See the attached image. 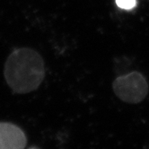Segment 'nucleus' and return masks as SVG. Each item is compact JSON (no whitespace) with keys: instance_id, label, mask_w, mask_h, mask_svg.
Instances as JSON below:
<instances>
[{"instance_id":"1","label":"nucleus","mask_w":149,"mask_h":149,"mask_svg":"<svg viewBox=\"0 0 149 149\" xmlns=\"http://www.w3.org/2000/svg\"><path fill=\"white\" fill-rule=\"evenodd\" d=\"M3 75L14 93H31L40 87L45 77L44 61L40 54L33 48H17L6 61Z\"/></svg>"},{"instance_id":"2","label":"nucleus","mask_w":149,"mask_h":149,"mask_svg":"<svg viewBox=\"0 0 149 149\" xmlns=\"http://www.w3.org/2000/svg\"><path fill=\"white\" fill-rule=\"evenodd\" d=\"M113 90L122 102L136 104L146 97L149 87L146 79L141 72L132 71L117 77L113 82Z\"/></svg>"},{"instance_id":"3","label":"nucleus","mask_w":149,"mask_h":149,"mask_svg":"<svg viewBox=\"0 0 149 149\" xmlns=\"http://www.w3.org/2000/svg\"><path fill=\"white\" fill-rule=\"evenodd\" d=\"M27 144L24 131L15 124L0 122V149H23Z\"/></svg>"},{"instance_id":"4","label":"nucleus","mask_w":149,"mask_h":149,"mask_svg":"<svg viewBox=\"0 0 149 149\" xmlns=\"http://www.w3.org/2000/svg\"><path fill=\"white\" fill-rule=\"evenodd\" d=\"M117 6L125 10H130L135 7L137 4L136 0H115Z\"/></svg>"}]
</instances>
